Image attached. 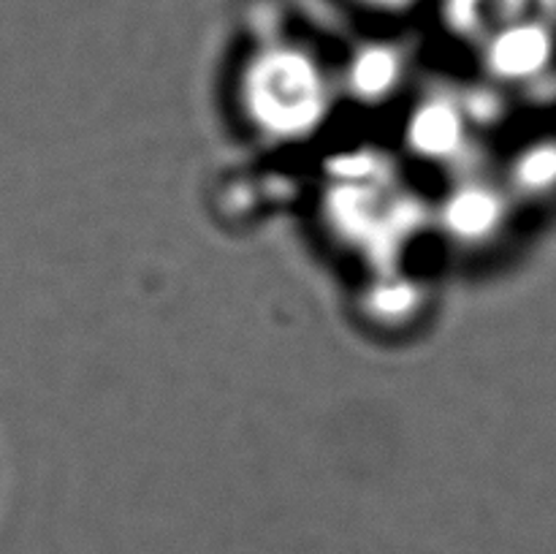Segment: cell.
Here are the masks:
<instances>
[{
  "label": "cell",
  "instance_id": "6da1fadb",
  "mask_svg": "<svg viewBox=\"0 0 556 554\" xmlns=\"http://www.w3.org/2000/svg\"><path fill=\"white\" fill-rule=\"evenodd\" d=\"M242 103L266 136L302 139L329 114V81L302 49L269 47L244 68Z\"/></svg>",
  "mask_w": 556,
  "mask_h": 554
},
{
  "label": "cell",
  "instance_id": "277c9868",
  "mask_svg": "<svg viewBox=\"0 0 556 554\" xmlns=\"http://www.w3.org/2000/svg\"><path fill=\"white\" fill-rule=\"evenodd\" d=\"M500 199L492 190H467L459 199V223L472 234H483L492 223H497Z\"/></svg>",
  "mask_w": 556,
  "mask_h": 554
},
{
  "label": "cell",
  "instance_id": "5b68a950",
  "mask_svg": "<svg viewBox=\"0 0 556 554\" xmlns=\"http://www.w3.org/2000/svg\"><path fill=\"white\" fill-rule=\"evenodd\" d=\"M364 3L375 5V9H383V11H396V9H405V5H410L413 0H364Z\"/></svg>",
  "mask_w": 556,
  "mask_h": 554
},
{
  "label": "cell",
  "instance_id": "3957f363",
  "mask_svg": "<svg viewBox=\"0 0 556 554\" xmlns=\"http://www.w3.org/2000/svg\"><path fill=\"white\" fill-rule=\"evenodd\" d=\"M516 179L527 193H554L556 190V144L543 141V144L530 147L521 152L516 163Z\"/></svg>",
  "mask_w": 556,
  "mask_h": 554
},
{
  "label": "cell",
  "instance_id": "7a4b0ae2",
  "mask_svg": "<svg viewBox=\"0 0 556 554\" xmlns=\"http://www.w3.org/2000/svg\"><path fill=\"white\" fill-rule=\"evenodd\" d=\"M448 20L478 49L527 27L556 30V0H448Z\"/></svg>",
  "mask_w": 556,
  "mask_h": 554
}]
</instances>
